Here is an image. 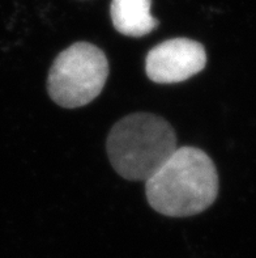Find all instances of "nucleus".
<instances>
[{"label":"nucleus","instance_id":"obj_3","mask_svg":"<svg viewBox=\"0 0 256 258\" xmlns=\"http://www.w3.org/2000/svg\"><path fill=\"white\" fill-rule=\"evenodd\" d=\"M109 76L104 51L88 42L63 50L52 63L47 91L52 101L63 108H80L98 97Z\"/></svg>","mask_w":256,"mask_h":258},{"label":"nucleus","instance_id":"obj_5","mask_svg":"<svg viewBox=\"0 0 256 258\" xmlns=\"http://www.w3.org/2000/svg\"><path fill=\"white\" fill-rule=\"evenodd\" d=\"M110 15L114 28L128 37L146 36L158 25L150 15V0H113Z\"/></svg>","mask_w":256,"mask_h":258},{"label":"nucleus","instance_id":"obj_4","mask_svg":"<svg viewBox=\"0 0 256 258\" xmlns=\"http://www.w3.org/2000/svg\"><path fill=\"white\" fill-rule=\"evenodd\" d=\"M207 64L204 46L190 38H173L153 47L145 60L148 78L158 84L188 80Z\"/></svg>","mask_w":256,"mask_h":258},{"label":"nucleus","instance_id":"obj_2","mask_svg":"<svg viewBox=\"0 0 256 258\" xmlns=\"http://www.w3.org/2000/svg\"><path fill=\"white\" fill-rule=\"evenodd\" d=\"M178 148L174 128L150 113L122 118L109 133L106 150L117 173L130 181H148Z\"/></svg>","mask_w":256,"mask_h":258},{"label":"nucleus","instance_id":"obj_1","mask_svg":"<svg viewBox=\"0 0 256 258\" xmlns=\"http://www.w3.org/2000/svg\"><path fill=\"white\" fill-rule=\"evenodd\" d=\"M145 182L150 206L172 218L203 213L218 194V174L213 161L204 151L195 147L177 148Z\"/></svg>","mask_w":256,"mask_h":258}]
</instances>
